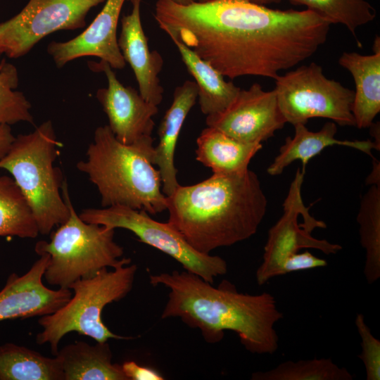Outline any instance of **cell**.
Masks as SVG:
<instances>
[{"label":"cell","mask_w":380,"mask_h":380,"mask_svg":"<svg viewBox=\"0 0 380 380\" xmlns=\"http://www.w3.org/2000/svg\"><path fill=\"white\" fill-rule=\"evenodd\" d=\"M153 15L169 37L232 80L274 79L315 53L331 25L309 9H272L248 0H157Z\"/></svg>","instance_id":"6da1fadb"},{"label":"cell","mask_w":380,"mask_h":380,"mask_svg":"<svg viewBox=\"0 0 380 380\" xmlns=\"http://www.w3.org/2000/svg\"><path fill=\"white\" fill-rule=\"evenodd\" d=\"M149 281L169 289L161 318H179L198 329L207 343L220 342L229 330L237 334L245 349L253 354L272 355L277 350L274 325L283 313L271 293H241L227 280L214 286L186 270L150 274Z\"/></svg>","instance_id":"7a4b0ae2"},{"label":"cell","mask_w":380,"mask_h":380,"mask_svg":"<svg viewBox=\"0 0 380 380\" xmlns=\"http://www.w3.org/2000/svg\"><path fill=\"white\" fill-rule=\"evenodd\" d=\"M167 197L168 223L197 251L246 240L258 231L267 200L258 175L213 174L193 185H179Z\"/></svg>","instance_id":"3957f363"},{"label":"cell","mask_w":380,"mask_h":380,"mask_svg":"<svg viewBox=\"0 0 380 380\" xmlns=\"http://www.w3.org/2000/svg\"><path fill=\"white\" fill-rule=\"evenodd\" d=\"M151 136L119 141L108 125L98 127L85 160L77 168L96 186L102 208L123 205L155 215L167 210L161 177L154 167Z\"/></svg>","instance_id":"277c9868"},{"label":"cell","mask_w":380,"mask_h":380,"mask_svg":"<svg viewBox=\"0 0 380 380\" xmlns=\"http://www.w3.org/2000/svg\"><path fill=\"white\" fill-rule=\"evenodd\" d=\"M61 146L51 121L46 120L33 132L15 137L0 160V169L12 175L43 235L50 234L70 216L61 193L65 179L61 169L53 165Z\"/></svg>","instance_id":"5b68a950"},{"label":"cell","mask_w":380,"mask_h":380,"mask_svg":"<svg viewBox=\"0 0 380 380\" xmlns=\"http://www.w3.org/2000/svg\"><path fill=\"white\" fill-rule=\"evenodd\" d=\"M61 192L70 216L53 232L49 241H39L34 247L39 255H49L44 274L46 281L70 289L76 281L91 277L103 269L130 264V258H123V248L114 241V229L86 222L75 212L65 179Z\"/></svg>","instance_id":"8992f818"},{"label":"cell","mask_w":380,"mask_h":380,"mask_svg":"<svg viewBox=\"0 0 380 380\" xmlns=\"http://www.w3.org/2000/svg\"><path fill=\"white\" fill-rule=\"evenodd\" d=\"M137 271L134 264L105 268L91 277L81 279L70 287L72 296L56 312L39 317L42 330L36 336L38 345L49 343L55 355L58 344L68 333L77 332L95 340L130 339L112 332L103 322L104 308L123 299L132 291Z\"/></svg>","instance_id":"52a82bcc"},{"label":"cell","mask_w":380,"mask_h":380,"mask_svg":"<svg viewBox=\"0 0 380 380\" xmlns=\"http://www.w3.org/2000/svg\"><path fill=\"white\" fill-rule=\"evenodd\" d=\"M279 110L293 126L313 118L331 120L340 126H355L352 113L354 91L327 78L322 66L312 62L274 79Z\"/></svg>","instance_id":"ba28073f"},{"label":"cell","mask_w":380,"mask_h":380,"mask_svg":"<svg viewBox=\"0 0 380 380\" xmlns=\"http://www.w3.org/2000/svg\"><path fill=\"white\" fill-rule=\"evenodd\" d=\"M79 216L88 223L132 232L141 242L168 255L177 260L184 270L210 284L214 283L216 277L227 272V262L222 258L197 251L168 222L154 220L144 210L113 205L86 208Z\"/></svg>","instance_id":"9c48e42d"},{"label":"cell","mask_w":380,"mask_h":380,"mask_svg":"<svg viewBox=\"0 0 380 380\" xmlns=\"http://www.w3.org/2000/svg\"><path fill=\"white\" fill-rule=\"evenodd\" d=\"M305 172L298 168L283 203L284 213L268 232L262 262L256 270L258 285L273 277L283 275L285 262L302 248H314L327 255L342 249L337 243L317 239L311 235L315 228H326V224L312 217L301 198V186Z\"/></svg>","instance_id":"30bf717a"},{"label":"cell","mask_w":380,"mask_h":380,"mask_svg":"<svg viewBox=\"0 0 380 380\" xmlns=\"http://www.w3.org/2000/svg\"><path fill=\"white\" fill-rule=\"evenodd\" d=\"M106 0H29L12 18L0 23V54L27 55L47 35L84 27L91 8Z\"/></svg>","instance_id":"8fae6325"},{"label":"cell","mask_w":380,"mask_h":380,"mask_svg":"<svg viewBox=\"0 0 380 380\" xmlns=\"http://www.w3.org/2000/svg\"><path fill=\"white\" fill-rule=\"evenodd\" d=\"M207 127L215 128L237 140L262 143L286 123L273 90L265 91L258 83L241 89L223 110L206 116Z\"/></svg>","instance_id":"7c38bea8"},{"label":"cell","mask_w":380,"mask_h":380,"mask_svg":"<svg viewBox=\"0 0 380 380\" xmlns=\"http://www.w3.org/2000/svg\"><path fill=\"white\" fill-rule=\"evenodd\" d=\"M88 65L92 71L103 72L107 78V87L97 90L96 99L115 138L122 144H132L151 136L158 106L146 101L135 89L124 86L106 62L89 61Z\"/></svg>","instance_id":"4fadbf2b"},{"label":"cell","mask_w":380,"mask_h":380,"mask_svg":"<svg viewBox=\"0 0 380 380\" xmlns=\"http://www.w3.org/2000/svg\"><path fill=\"white\" fill-rule=\"evenodd\" d=\"M49 260V254H41L26 273L9 275L0 291V322L49 315L70 300L71 289H52L44 284Z\"/></svg>","instance_id":"5bb4252c"},{"label":"cell","mask_w":380,"mask_h":380,"mask_svg":"<svg viewBox=\"0 0 380 380\" xmlns=\"http://www.w3.org/2000/svg\"><path fill=\"white\" fill-rule=\"evenodd\" d=\"M126 0H106L100 13L79 35L66 42L53 41L47 53L58 68L84 56H95L121 70L126 63L118 46V23Z\"/></svg>","instance_id":"9a60e30c"},{"label":"cell","mask_w":380,"mask_h":380,"mask_svg":"<svg viewBox=\"0 0 380 380\" xmlns=\"http://www.w3.org/2000/svg\"><path fill=\"white\" fill-rule=\"evenodd\" d=\"M132 5L129 14L121 19V32L118 46L135 75L139 92L148 102L158 106L163 99V88L158 77L163 66L162 56L151 51L141 20L142 0H129Z\"/></svg>","instance_id":"2e32d148"},{"label":"cell","mask_w":380,"mask_h":380,"mask_svg":"<svg viewBox=\"0 0 380 380\" xmlns=\"http://www.w3.org/2000/svg\"><path fill=\"white\" fill-rule=\"evenodd\" d=\"M198 99V87L195 82L186 80L177 87L173 99L165 112L158 128L159 141L154 146L153 165L158 167L162 191L170 196L179 185L175 165V151L184 120Z\"/></svg>","instance_id":"e0dca14e"},{"label":"cell","mask_w":380,"mask_h":380,"mask_svg":"<svg viewBox=\"0 0 380 380\" xmlns=\"http://www.w3.org/2000/svg\"><path fill=\"white\" fill-rule=\"evenodd\" d=\"M295 134L293 137H288L280 147L279 154L267 167V173L272 176L281 175L284 169L296 160L302 163V171L308 161L320 153L325 148L338 145L353 148L368 155L373 160L372 150H380V144L369 139L363 141L338 140L337 125L331 121L326 122L321 129L312 132L308 129L305 125H294Z\"/></svg>","instance_id":"ac0fdd59"},{"label":"cell","mask_w":380,"mask_h":380,"mask_svg":"<svg viewBox=\"0 0 380 380\" xmlns=\"http://www.w3.org/2000/svg\"><path fill=\"white\" fill-rule=\"evenodd\" d=\"M374 53L362 55L357 52L342 53L339 65L352 75L354 91L352 113L355 127L369 128L380 112V41L376 37Z\"/></svg>","instance_id":"d6986e66"},{"label":"cell","mask_w":380,"mask_h":380,"mask_svg":"<svg viewBox=\"0 0 380 380\" xmlns=\"http://www.w3.org/2000/svg\"><path fill=\"white\" fill-rule=\"evenodd\" d=\"M58 359L63 380H128L121 365L113 363L107 341L90 345L77 341L58 349Z\"/></svg>","instance_id":"ffe728a7"},{"label":"cell","mask_w":380,"mask_h":380,"mask_svg":"<svg viewBox=\"0 0 380 380\" xmlns=\"http://www.w3.org/2000/svg\"><path fill=\"white\" fill-rule=\"evenodd\" d=\"M196 144V160L217 175L246 172L251 159L262 148L261 143L241 141L210 127L202 130Z\"/></svg>","instance_id":"44dd1931"},{"label":"cell","mask_w":380,"mask_h":380,"mask_svg":"<svg viewBox=\"0 0 380 380\" xmlns=\"http://www.w3.org/2000/svg\"><path fill=\"white\" fill-rule=\"evenodd\" d=\"M170 38L195 80L201 112L207 116L225 109L236 98L241 88L232 82L226 81L220 72L181 41L172 37Z\"/></svg>","instance_id":"7402d4cb"},{"label":"cell","mask_w":380,"mask_h":380,"mask_svg":"<svg viewBox=\"0 0 380 380\" xmlns=\"http://www.w3.org/2000/svg\"><path fill=\"white\" fill-rule=\"evenodd\" d=\"M0 380H63V374L56 356L6 343L0 345Z\"/></svg>","instance_id":"603a6c76"},{"label":"cell","mask_w":380,"mask_h":380,"mask_svg":"<svg viewBox=\"0 0 380 380\" xmlns=\"http://www.w3.org/2000/svg\"><path fill=\"white\" fill-rule=\"evenodd\" d=\"M39 234L32 210L14 179L0 176V236L34 239Z\"/></svg>","instance_id":"cb8c5ba5"},{"label":"cell","mask_w":380,"mask_h":380,"mask_svg":"<svg viewBox=\"0 0 380 380\" xmlns=\"http://www.w3.org/2000/svg\"><path fill=\"white\" fill-rule=\"evenodd\" d=\"M357 222L365 251L364 274L372 284L380 277V184H371L362 197Z\"/></svg>","instance_id":"d4e9b609"},{"label":"cell","mask_w":380,"mask_h":380,"mask_svg":"<svg viewBox=\"0 0 380 380\" xmlns=\"http://www.w3.org/2000/svg\"><path fill=\"white\" fill-rule=\"evenodd\" d=\"M253 380H353V375L329 358L287 360L265 371L253 373Z\"/></svg>","instance_id":"484cf974"},{"label":"cell","mask_w":380,"mask_h":380,"mask_svg":"<svg viewBox=\"0 0 380 380\" xmlns=\"http://www.w3.org/2000/svg\"><path fill=\"white\" fill-rule=\"evenodd\" d=\"M291 4L304 6L331 24L345 25L355 38L356 30L376 18V11L366 0H288Z\"/></svg>","instance_id":"4316f807"},{"label":"cell","mask_w":380,"mask_h":380,"mask_svg":"<svg viewBox=\"0 0 380 380\" xmlns=\"http://www.w3.org/2000/svg\"><path fill=\"white\" fill-rule=\"evenodd\" d=\"M19 75L16 67L6 59L0 61V125L19 122L33 123L31 104L23 92L16 91Z\"/></svg>","instance_id":"83f0119b"},{"label":"cell","mask_w":380,"mask_h":380,"mask_svg":"<svg viewBox=\"0 0 380 380\" xmlns=\"http://www.w3.org/2000/svg\"><path fill=\"white\" fill-rule=\"evenodd\" d=\"M355 324L361 338L362 351L357 357L364 365L366 379L379 380L380 341L372 334L362 314L356 315Z\"/></svg>","instance_id":"f1b7e54d"},{"label":"cell","mask_w":380,"mask_h":380,"mask_svg":"<svg viewBox=\"0 0 380 380\" xmlns=\"http://www.w3.org/2000/svg\"><path fill=\"white\" fill-rule=\"evenodd\" d=\"M327 262L313 255L308 251L297 253L290 258L284 265L283 275L298 271H305L314 268L323 267Z\"/></svg>","instance_id":"f546056e"},{"label":"cell","mask_w":380,"mask_h":380,"mask_svg":"<svg viewBox=\"0 0 380 380\" xmlns=\"http://www.w3.org/2000/svg\"><path fill=\"white\" fill-rule=\"evenodd\" d=\"M128 380H163L164 378L157 371L138 365L134 361H126L121 365Z\"/></svg>","instance_id":"4dcf8cb0"},{"label":"cell","mask_w":380,"mask_h":380,"mask_svg":"<svg viewBox=\"0 0 380 380\" xmlns=\"http://www.w3.org/2000/svg\"><path fill=\"white\" fill-rule=\"evenodd\" d=\"M15 137L13 135L10 125H0V160L7 153Z\"/></svg>","instance_id":"1f68e13d"},{"label":"cell","mask_w":380,"mask_h":380,"mask_svg":"<svg viewBox=\"0 0 380 380\" xmlns=\"http://www.w3.org/2000/svg\"><path fill=\"white\" fill-rule=\"evenodd\" d=\"M373 171L369 177L367 178V182H370L371 184H380L379 179V162L373 161ZM370 184V185H371Z\"/></svg>","instance_id":"d6a6232c"},{"label":"cell","mask_w":380,"mask_h":380,"mask_svg":"<svg viewBox=\"0 0 380 380\" xmlns=\"http://www.w3.org/2000/svg\"><path fill=\"white\" fill-rule=\"evenodd\" d=\"M198 1H207V0H198ZM253 3H255V4H260V5H263V6H266V5H268V4H279L280 3L282 0H248Z\"/></svg>","instance_id":"836d02e7"},{"label":"cell","mask_w":380,"mask_h":380,"mask_svg":"<svg viewBox=\"0 0 380 380\" xmlns=\"http://www.w3.org/2000/svg\"><path fill=\"white\" fill-rule=\"evenodd\" d=\"M172 1L179 4H189L197 1L198 0H172Z\"/></svg>","instance_id":"e575fe53"}]
</instances>
